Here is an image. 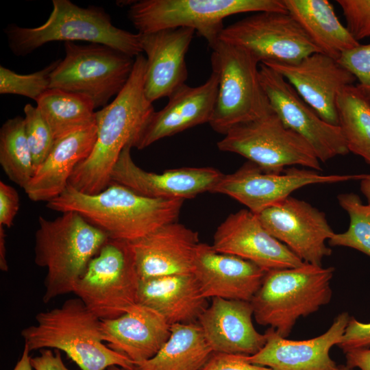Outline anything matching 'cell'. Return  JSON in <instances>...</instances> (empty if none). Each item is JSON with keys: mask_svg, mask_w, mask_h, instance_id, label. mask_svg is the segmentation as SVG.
Segmentation results:
<instances>
[{"mask_svg": "<svg viewBox=\"0 0 370 370\" xmlns=\"http://www.w3.org/2000/svg\"><path fill=\"white\" fill-rule=\"evenodd\" d=\"M266 230L303 262L322 265L332 254L326 242L334 234L323 212L289 196L256 214Z\"/></svg>", "mask_w": 370, "mask_h": 370, "instance_id": "cell-15", "label": "cell"}, {"mask_svg": "<svg viewBox=\"0 0 370 370\" xmlns=\"http://www.w3.org/2000/svg\"><path fill=\"white\" fill-rule=\"evenodd\" d=\"M31 364L35 370H71L64 363L60 350L42 349L39 355L31 357Z\"/></svg>", "mask_w": 370, "mask_h": 370, "instance_id": "cell-41", "label": "cell"}, {"mask_svg": "<svg viewBox=\"0 0 370 370\" xmlns=\"http://www.w3.org/2000/svg\"><path fill=\"white\" fill-rule=\"evenodd\" d=\"M259 72L272 110L287 127L310 144L320 162L349 153L338 125L323 120L279 73L262 63Z\"/></svg>", "mask_w": 370, "mask_h": 370, "instance_id": "cell-14", "label": "cell"}, {"mask_svg": "<svg viewBox=\"0 0 370 370\" xmlns=\"http://www.w3.org/2000/svg\"><path fill=\"white\" fill-rule=\"evenodd\" d=\"M346 28L358 42L370 36V0H337Z\"/></svg>", "mask_w": 370, "mask_h": 370, "instance_id": "cell-37", "label": "cell"}, {"mask_svg": "<svg viewBox=\"0 0 370 370\" xmlns=\"http://www.w3.org/2000/svg\"><path fill=\"white\" fill-rule=\"evenodd\" d=\"M195 32L192 28L177 27L139 33L141 48L147 56L144 92L151 103L169 98L185 84L186 54Z\"/></svg>", "mask_w": 370, "mask_h": 370, "instance_id": "cell-20", "label": "cell"}, {"mask_svg": "<svg viewBox=\"0 0 370 370\" xmlns=\"http://www.w3.org/2000/svg\"><path fill=\"white\" fill-rule=\"evenodd\" d=\"M34 235V262L47 269L42 301L73 293L88 263L109 239L75 212L53 220L38 217Z\"/></svg>", "mask_w": 370, "mask_h": 370, "instance_id": "cell-4", "label": "cell"}, {"mask_svg": "<svg viewBox=\"0 0 370 370\" xmlns=\"http://www.w3.org/2000/svg\"><path fill=\"white\" fill-rule=\"evenodd\" d=\"M336 109L349 152L370 165V100L356 85H350L338 93Z\"/></svg>", "mask_w": 370, "mask_h": 370, "instance_id": "cell-31", "label": "cell"}, {"mask_svg": "<svg viewBox=\"0 0 370 370\" xmlns=\"http://www.w3.org/2000/svg\"><path fill=\"white\" fill-rule=\"evenodd\" d=\"M217 143L219 150L237 153L267 172L280 173L299 165L321 171L310 144L287 127L273 111L231 128Z\"/></svg>", "mask_w": 370, "mask_h": 370, "instance_id": "cell-11", "label": "cell"}, {"mask_svg": "<svg viewBox=\"0 0 370 370\" xmlns=\"http://www.w3.org/2000/svg\"><path fill=\"white\" fill-rule=\"evenodd\" d=\"M345 354V366L350 369L358 368L360 370H370V349H358Z\"/></svg>", "mask_w": 370, "mask_h": 370, "instance_id": "cell-42", "label": "cell"}, {"mask_svg": "<svg viewBox=\"0 0 370 370\" xmlns=\"http://www.w3.org/2000/svg\"><path fill=\"white\" fill-rule=\"evenodd\" d=\"M219 90L209 125L225 135L233 127L273 112L262 86L259 61L247 50L218 40L210 46Z\"/></svg>", "mask_w": 370, "mask_h": 370, "instance_id": "cell-7", "label": "cell"}, {"mask_svg": "<svg viewBox=\"0 0 370 370\" xmlns=\"http://www.w3.org/2000/svg\"><path fill=\"white\" fill-rule=\"evenodd\" d=\"M106 370H137L136 368L134 369H126L118 365H112L108 367Z\"/></svg>", "mask_w": 370, "mask_h": 370, "instance_id": "cell-46", "label": "cell"}, {"mask_svg": "<svg viewBox=\"0 0 370 370\" xmlns=\"http://www.w3.org/2000/svg\"><path fill=\"white\" fill-rule=\"evenodd\" d=\"M45 23L36 27L10 24L4 29L8 46L16 56H27L55 41H87L109 46L136 58L142 53L140 35L116 27L103 8L79 7L69 0H53Z\"/></svg>", "mask_w": 370, "mask_h": 370, "instance_id": "cell-5", "label": "cell"}, {"mask_svg": "<svg viewBox=\"0 0 370 370\" xmlns=\"http://www.w3.org/2000/svg\"><path fill=\"white\" fill-rule=\"evenodd\" d=\"M212 349L198 323L171 325V334L151 358L136 365L137 370H200Z\"/></svg>", "mask_w": 370, "mask_h": 370, "instance_id": "cell-29", "label": "cell"}, {"mask_svg": "<svg viewBox=\"0 0 370 370\" xmlns=\"http://www.w3.org/2000/svg\"><path fill=\"white\" fill-rule=\"evenodd\" d=\"M184 201L145 197L115 183L95 195L69 184L46 207L61 213L77 212L109 238L132 242L177 221Z\"/></svg>", "mask_w": 370, "mask_h": 370, "instance_id": "cell-2", "label": "cell"}, {"mask_svg": "<svg viewBox=\"0 0 370 370\" xmlns=\"http://www.w3.org/2000/svg\"><path fill=\"white\" fill-rule=\"evenodd\" d=\"M64 46L65 57L51 73L49 88L84 95L95 109L107 106L127 82L135 58L105 45Z\"/></svg>", "mask_w": 370, "mask_h": 370, "instance_id": "cell-10", "label": "cell"}, {"mask_svg": "<svg viewBox=\"0 0 370 370\" xmlns=\"http://www.w3.org/2000/svg\"><path fill=\"white\" fill-rule=\"evenodd\" d=\"M19 206L20 199L16 189L0 181V225L10 227Z\"/></svg>", "mask_w": 370, "mask_h": 370, "instance_id": "cell-40", "label": "cell"}, {"mask_svg": "<svg viewBox=\"0 0 370 370\" xmlns=\"http://www.w3.org/2000/svg\"><path fill=\"white\" fill-rule=\"evenodd\" d=\"M61 59L53 61L41 70L18 74L0 66V93L24 96L36 100L49 89L51 75Z\"/></svg>", "mask_w": 370, "mask_h": 370, "instance_id": "cell-34", "label": "cell"}, {"mask_svg": "<svg viewBox=\"0 0 370 370\" xmlns=\"http://www.w3.org/2000/svg\"><path fill=\"white\" fill-rule=\"evenodd\" d=\"M36 324L21 335L30 352L53 349L64 352L81 370H106L112 365L134 369L135 364L103 342L101 319L78 298L36 315Z\"/></svg>", "mask_w": 370, "mask_h": 370, "instance_id": "cell-3", "label": "cell"}, {"mask_svg": "<svg viewBox=\"0 0 370 370\" xmlns=\"http://www.w3.org/2000/svg\"><path fill=\"white\" fill-rule=\"evenodd\" d=\"M340 370H354V369H350L346 367L345 365H341Z\"/></svg>", "mask_w": 370, "mask_h": 370, "instance_id": "cell-47", "label": "cell"}, {"mask_svg": "<svg viewBox=\"0 0 370 370\" xmlns=\"http://www.w3.org/2000/svg\"><path fill=\"white\" fill-rule=\"evenodd\" d=\"M140 279L193 273L198 233L172 222L130 242Z\"/></svg>", "mask_w": 370, "mask_h": 370, "instance_id": "cell-22", "label": "cell"}, {"mask_svg": "<svg viewBox=\"0 0 370 370\" xmlns=\"http://www.w3.org/2000/svg\"><path fill=\"white\" fill-rule=\"evenodd\" d=\"M350 317L340 313L328 330L307 340H288L269 328L263 347L252 356H243L247 362L273 370H340L330 355L331 348L340 344Z\"/></svg>", "mask_w": 370, "mask_h": 370, "instance_id": "cell-19", "label": "cell"}, {"mask_svg": "<svg viewBox=\"0 0 370 370\" xmlns=\"http://www.w3.org/2000/svg\"><path fill=\"white\" fill-rule=\"evenodd\" d=\"M138 298L170 325L198 323L209 305L193 273L140 279Z\"/></svg>", "mask_w": 370, "mask_h": 370, "instance_id": "cell-27", "label": "cell"}, {"mask_svg": "<svg viewBox=\"0 0 370 370\" xmlns=\"http://www.w3.org/2000/svg\"><path fill=\"white\" fill-rule=\"evenodd\" d=\"M218 90L219 77L212 71L203 84L191 87L185 84L180 87L162 110L153 113L134 147L143 149L162 138L209 123Z\"/></svg>", "mask_w": 370, "mask_h": 370, "instance_id": "cell-21", "label": "cell"}, {"mask_svg": "<svg viewBox=\"0 0 370 370\" xmlns=\"http://www.w3.org/2000/svg\"><path fill=\"white\" fill-rule=\"evenodd\" d=\"M253 317L250 301L213 297L198 323L214 352L248 356L267 341L266 334L256 330Z\"/></svg>", "mask_w": 370, "mask_h": 370, "instance_id": "cell-24", "label": "cell"}, {"mask_svg": "<svg viewBox=\"0 0 370 370\" xmlns=\"http://www.w3.org/2000/svg\"><path fill=\"white\" fill-rule=\"evenodd\" d=\"M365 175H323L295 167L285 169L280 173L267 172L247 161L235 172L223 174L210 193L229 196L258 214L301 187L361 180Z\"/></svg>", "mask_w": 370, "mask_h": 370, "instance_id": "cell-13", "label": "cell"}, {"mask_svg": "<svg viewBox=\"0 0 370 370\" xmlns=\"http://www.w3.org/2000/svg\"><path fill=\"white\" fill-rule=\"evenodd\" d=\"M264 11L287 12L283 0H141L127 14L138 33L188 27L211 46L219 39L225 18Z\"/></svg>", "mask_w": 370, "mask_h": 370, "instance_id": "cell-8", "label": "cell"}, {"mask_svg": "<svg viewBox=\"0 0 370 370\" xmlns=\"http://www.w3.org/2000/svg\"><path fill=\"white\" fill-rule=\"evenodd\" d=\"M0 269L4 272L8 271V264L6 259L5 233L4 227L0 225Z\"/></svg>", "mask_w": 370, "mask_h": 370, "instance_id": "cell-43", "label": "cell"}, {"mask_svg": "<svg viewBox=\"0 0 370 370\" xmlns=\"http://www.w3.org/2000/svg\"><path fill=\"white\" fill-rule=\"evenodd\" d=\"M0 164L8 178L23 188L34 175L23 116L8 119L0 128Z\"/></svg>", "mask_w": 370, "mask_h": 370, "instance_id": "cell-32", "label": "cell"}, {"mask_svg": "<svg viewBox=\"0 0 370 370\" xmlns=\"http://www.w3.org/2000/svg\"><path fill=\"white\" fill-rule=\"evenodd\" d=\"M200 370H273L250 363L243 355L214 352Z\"/></svg>", "mask_w": 370, "mask_h": 370, "instance_id": "cell-39", "label": "cell"}, {"mask_svg": "<svg viewBox=\"0 0 370 370\" xmlns=\"http://www.w3.org/2000/svg\"><path fill=\"white\" fill-rule=\"evenodd\" d=\"M23 111L25 134L36 170L46 159L56 140L36 106L27 103Z\"/></svg>", "mask_w": 370, "mask_h": 370, "instance_id": "cell-35", "label": "cell"}, {"mask_svg": "<svg viewBox=\"0 0 370 370\" xmlns=\"http://www.w3.org/2000/svg\"><path fill=\"white\" fill-rule=\"evenodd\" d=\"M344 353L370 347V323H362L350 317L341 342L337 345Z\"/></svg>", "mask_w": 370, "mask_h": 370, "instance_id": "cell-38", "label": "cell"}, {"mask_svg": "<svg viewBox=\"0 0 370 370\" xmlns=\"http://www.w3.org/2000/svg\"><path fill=\"white\" fill-rule=\"evenodd\" d=\"M219 40L247 50L262 64H294L321 53L287 12L254 13L225 27Z\"/></svg>", "mask_w": 370, "mask_h": 370, "instance_id": "cell-12", "label": "cell"}, {"mask_svg": "<svg viewBox=\"0 0 370 370\" xmlns=\"http://www.w3.org/2000/svg\"><path fill=\"white\" fill-rule=\"evenodd\" d=\"M338 62L358 81L356 87L370 100V43L343 53Z\"/></svg>", "mask_w": 370, "mask_h": 370, "instance_id": "cell-36", "label": "cell"}, {"mask_svg": "<svg viewBox=\"0 0 370 370\" xmlns=\"http://www.w3.org/2000/svg\"><path fill=\"white\" fill-rule=\"evenodd\" d=\"M266 271L251 261L221 253L199 243L193 273L206 298L251 301L260 288Z\"/></svg>", "mask_w": 370, "mask_h": 370, "instance_id": "cell-23", "label": "cell"}, {"mask_svg": "<svg viewBox=\"0 0 370 370\" xmlns=\"http://www.w3.org/2000/svg\"><path fill=\"white\" fill-rule=\"evenodd\" d=\"M337 199L349 215V225L345 232L334 233L328 244L352 248L370 257V204H364L353 193L339 194Z\"/></svg>", "mask_w": 370, "mask_h": 370, "instance_id": "cell-33", "label": "cell"}, {"mask_svg": "<svg viewBox=\"0 0 370 370\" xmlns=\"http://www.w3.org/2000/svg\"><path fill=\"white\" fill-rule=\"evenodd\" d=\"M146 58H135L131 75L113 101L96 112L97 139L92 152L74 169L69 184L95 195L110 184L111 172L123 149L132 147L155 112L144 92Z\"/></svg>", "mask_w": 370, "mask_h": 370, "instance_id": "cell-1", "label": "cell"}, {"mask_svg": "<svg viewBox=\"0 0 370 370\" xmlns=\"http://www.w3.org/2000/svg\"><path fill=\"white\" fill-rule=\"evenodd\" d=\"M264 64L279 73L323 120L338 125V95L356 79L338 60L317 52L294 64Z\"/></svg>", "mask_w": 370, "mask_h": 370, "instance_id": "cell-18", "label": "cell"}, {"mask_svg": "<svg viewBox=\"0 0 370 370\" xmlns=\"http://www.w3.org/2000/svg\"><path fill=\"white\" fill-rule=\"evenodd\" d=\"M36 103L55 140L96 124L95 106L84 95L49 88Z\"/></svg>", "mask_w": 370, "mask_h": 370, "instance_id": "cell-30", "label": "cell"}, {"mask_svg": "<svg viewBox=\"0 0 370 370\" xmlns=\"http://www.w3.org/2000/svg\"><path fill=\"white\" fill-rule=\"evenodd\" d=\"M101 331L107 346L136 366L158 353L170 336L171 325L158 312L138 303L117 318L101 320Z\"/></svg>", "mask_w": 370, "mask_h": 370, "instance_id": "cell-25", "label": "cell"}, {"mask_svg": "<svg viewBox=\"0 0 370 370\" xmlns=\"http://www.w3.org/2000/svg\"><path fill=\"white\" fill-rule=\"evenodd\" d=\"M130 145L121 153L110 175V183L124 186L145 197L186 199L210 192L223 173L213 167H181L160 173L138 166L131 156Z\"/></svg>", "mask_w": 370, "mask_h": 370, "instance_id": "cell-16", "label": "cell"}, {"mask_svg": "<svg viewBox=\"0 0 370 370\" xmlns=\"http://www.w3.org/2000/svg\"><path fill=\"white\" fill-rule=\"evenodd\" d=\"M288 13L298 23L321 53L338 60L343 53L360 45L338 18L327 0H283Z\"/></svg>", "mask_w": 370, "mask_h": 370, "instance_id": "cell-28", "label": "cell"}, {"mask_svg": "<svg viewBox=\"0 0 370 370\" xmlns=\"http://www.w3.org/2000/svg\"><path fill=\"white\" fill-rule=\"evenodd\" d=\"M213 248L257 264L264 271L297 267L303 262L271 235L248 209L230 214L217 228Z\"/></svg>", "mask_w": 370, "mask_h": 370, "instance_id": "cell-17", "label": "cell"}, {"mask_svg": "<svg viewBox=\"0 0 370 370\" xmlns=\"http://www.w3.org/2000/svg\"><path fill=\"white\" fill-rule=\"evenodd\" d=\"M96 139L95 124L56 140L50 153L23 188L28 198L48 202L59 197L68 186L75 167L90 156Z\"/></svg>", "mask_w": 370, "mask_h": 370, "instance_id": "cell-26", "label": "cell"}, {"mask_svg": "<svg viewBox=\"0 0 370 370\" xmlns=\"http://www.w3.org/2000/svg\"><path fill=\"white\" fill-rule=\"evenodd\" d=\"M360 191L370 204V174H365L360 180Z\"/></svg>", "mask_w": 370, "mask_h": 370, "instance_id": "cell-45", "label": "cell"}, {"mask_svg": "<svg viewBox=\"0 0 370 370\" xmlns=\"http://www.w3.org/2000/svg\"><path fill=\"white\" fill-rule=\"evenodd\" d=\"M30 351L26 345H24L23 353L14 366L13 370H33L31 364Z\"/></svg>", "mask_w": 370, "mask_h": 370, "instance_id": "cell-44", "label": "cell"}, {"mask_svg": "<svg viewBox=\"0 0 370 370\" xmlns=\"http://www.w3.org/2000/svg\"><path fill=\"white\" fill-rule=\"evenodd\" d=\"M334 273L333 267L306 262L266 271L250 301L256 321L286 338L301 317L314 313L330 302Z\"/></svg>", "mask_w": 370, "mask_h": 370, "instance_id": "cell-6", "label": "cell"}, {"mask_svg": "<svg viewBox=\"0 0 370 370\" xmlns=\"http://www.w3.org/2000/svg\"><path fill=\"white\" fill-rule=\"evenodd\" d=\"M139 282L130 243L109 238L88 263L73 293L99 319H112L138 304Z\"/></svg>", "mask_w": 370, "mask_h": 370, "instance_id": "cell-9", "label": "cell"}]
</instances>
